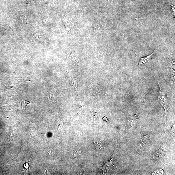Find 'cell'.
Masks as SVG:
<instances>
[{
    "instance_id": "1",
    "label": "cell",
    "mask_w": 175,
    "mask_h": 175,
    "mask_svg": "<svg viewBox=\"0 0 175 175\" xmlns=\"http://www.w3.org/2000/svg\"><path fill=\"white\" fill-rule=\"evenodd\" d=\"M160 89L159 91L158 97L159 101L162 104V106L164 107L166 111L167 110L169 105V100L168 96L165 91L159 85Z\"/></svg>"
},
{
    "instance_id": "2",
    "label": "cell",
    "mask_w": 175,
    "mask_h": 175,
    "mask_svg": "<svg viewBox=\"0 0 175 175\" xmlns=\"http://www.w3.org/2000/svg\"><path fill=\"white\" fill-rule=\"evenodd\" d=\"M156 51L155 49L154 51V52L151 54L145 57L140 58V61L139 62V64H138V66L140 68L142 67L143 65H145V64H147L148 63L150 62L151 61L152 59L153 56L156 53Z\"/></svg>"
},
{
    "instance_id": "3",
    "label": "cell",
    "mask_w": 175,
    "mask_h": 175,
    "mask_svg": "<svg viewBox=\"0 0 175 175\" xmlns=\"http://www.w3.org/2000/svg\"><path fill=\"white\" fill-rule=\"evenodd\" d=\"M69 75L70 76V79L72 87H74L75 89L77 90V86L76 82V81L74 78H73V76L71 74Z\"/></svg>"
},
{
    "instance_id": "4",
    "label": "cell",
    "mask_w": 175,
    "mask_h": 175,
    "mask_svg": "<svg viewBox=\"0 0 175 175\" xmlns=\"http://www.w3.org/2000/svg\"><path fill=\"white\" fill-rule=\"evenodd\" d=\"M91 87L92 89L94 90V91H96L97 93H100V90L99 89L98 86L97 85L95 84L91 85Z\"/></svg>"
},
{
    "instance_id": "5",
    "label": "cell",
    "mask_w": 175,
    "mask_h": 175,
    "mask_svg": "<svg viewBox=\"0 0 175 175\" xmlns=\"http://www.w3.org/2000/svg\"><path fill=\"white\" fill-rule=\"evenodd\" d=\"M94 143H95V147L96 149L97 150H99V149H101V148H102V145L101 144V143H100V142H94Z\"/></svg>"
},
{
    "instance_id": "6",
    "label": "cell",
    "mask_w": 175,
    "mask_h": 175,
    "mask_svg": "<svg viewBox=\"0 0 175 175\" xmlns=\"http://www.w3.org/2000/svg\"><path fill=\"white\" fill-rule=\"evenodd\" d=\"M80 153H81L80 151H78V150H76V151H75L72 155L74 157H76L79 156V155H80Z\"/></svg>"
}]
</instances>
